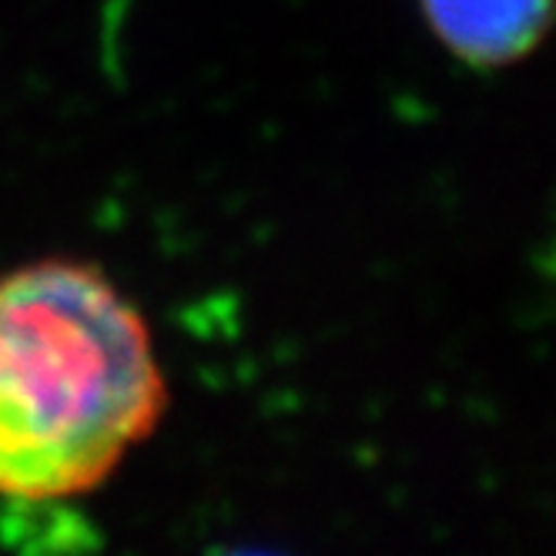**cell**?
Instances as JSON below:
<instances>
[{
    "label": "cell",
    "instance_id": "cell-1",
    "mask_svg": "<svg viewBox=\"0 0 556 556\" xmlns=\"http://www.w3.org/2000/svg\"><path fill=\"white\" fill-rule=\"evenodd\" d=\"M165 406L144 315L98 265L45 258L0 275V503L98 490Z\"/></svg>",
    "mask_w": 556,
    "mask_h": 556
},
{
    "label": "cell",
    "instance_id": "cell-2",
    "mask_svg": "<svg viewBox=\"0 0 556 556\" xmlns=\"http://www.w3.org/2000/svg\"><path fill=\"white\" fill-rule=\"evenodd\" d=\"M549 11L553 0H422L435 37L476 67L527 58L549 27Z\"/></svg>",
    "mask_w": 556,
    "mask_h": 556
}]
</instances>
